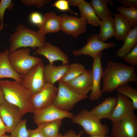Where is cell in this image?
I'll use <instances>...</instances> for the list:
<instances>
[{
  "label": "cell",
  "mask_w": 137,
  "mask_h": 137,
  "mask_svg": "<svg viewBox=\"0 0 137 137\" xmlns=\"http://www.w3.org/2000/svg\"><path fill=\"white\" fill-rule=\"evenodd\" d=\"M83 132L81 131L79 133L77 134L73 130H70L67 131L64 135L63 137H81V136Z\"/></svg>",
  "instance_id": "f35d334b"
},
{
  "label": "cell",
  "mask_w": 137,
  "mask_h": 137,
  "mask_svg": "<svg viewBox=\"0 0 137 137\" xmlns=\"http://www.w3.org/2000/svg\"><path fill=\"white\" fill-rule=\"evenodd\" d=\"M21 2L27 6H35L41 8L51 2L50 0H21Z\"/></svg>",
  "instance_id": "e575fe53"
},
{
  "label": "cell",
  "mask_w": 137,
  "mask_h": 137,
  "mask_svg": "<svg viewBox=\"0 0 137 137\" xmlns=\"http://www.w3.org/2000/svg\"><path fill=\"white\" fill-rule=\"evenodd\" d=\"M27 119L22 120L10 133V137H28V130L26 127Z\"/></svg>",
  "instance_id": "4dcf8cb0"
},
{
  "label": "cell",
  "mask_w": 137,
  "mask_h": 137,
  "mask_svg": "<svg viewBox=\"0 0 137 137\" xmlns=\"http://www.w3.org/2000/svg\"><path fill=\"white\" fill-rule=\"evenodd\" d=\"M0 137H10V135H6V134L3 135Z\"/></svg>",
  "instance_id": "bcb514c9"
},
{
  "label": "cell",
  "mask_w": 137,
  "mask_h": 137,
  "mask_svg": "<svg viewBox=\"0 0 137 137\" xmlns=\"http://www.w3.org/2000/svg\"><path fill=\"white\" fill-rule=\"evenodd\" d=\"M71 119L73 123L81 126L86 133L90 136L108 134L109 132L108 126L102 124L90 111L86 109L82 110Z\"/></svg>",
  "instance_id": "5b68a950"
},
{
  "label": "cell",
  "mask_w": 137,
  "mask_h": 137,
  "mask_svg": "<svg viewBox=\"0 0 137 137\" xmlns=\"http://www.w3.org/2000/svg\"><path fill=\"white\" fill-rule=\"evenodd\" d=\"M102 56L100 52L93 58L92 65V85L89 97L92 101L97 100L102 96V93L100 87V81L102 78L103 70L101 58Z\"/></svg>",
  "instance_id": "5bb4252c"
},
{
  "label": "cell",
  "mask_w": 137,
  "mask_h": 137,
  "mask_svg": "<svg viewBox=\"0 0 137 137\" xmlns=\"http://www.w3.org/2000/svg\"><path fill=\"white\" fill-rule=\"evenodd\" d=\"M69 65H56L49 64L45 66L43 73L46 82L54 84L58 82L65 73Z\"/></svg>",
  "instance_id": "44dd1931"
},
{
  "label": "cell",
  "mask_w": 137,
  "mask_h": 137,
  "mask_svg": "<svg viewBox=\"0 0 137 137\" xmlns=\"http://www.w3.org/2000/svg\"><path fill=\"white\" fill-rule=\"evenodd\" d=\"M58 91V87L46 82L39 92L31 96V102L34 110L42 109L53 103Z\"/></svg>",
  "instance_id": "8fae6325"
},
{
  "label": "cell",
  "mask_w": 137,
  "mask_h": 137,
  "mask_svg": "<svg viewBox=\"0 0 137 137\" xmlns=\"http://www.w3.org/2000/svg\"><path fill=\"white\" fill-rule=\"evenodd\" d=\"M5 101L3 91L0 86V105Z\"/></svg>",
  "instance_id": "b9f144b4"
},
{
  "label": "cell",
  "mask_w": 137,
  "mask_h": 137,
  "mask_svg": "<svg viewBox=\"0 0 137 137\" xmlns=\"http://www.w3.org/2000/svg\"><path fill=\"white\" fill-rule=\"evenodd\" d=\"M108 4L111 6H112L113 5L112 1V0H109Z\"/></svg>",
  "instance_id": "ee69618b"
},
{
  "label": "cell",
  "mask_w": 137,
  "mask_h": 137,
  "mask_svg": "<svg viewBox=\"0 0 137 137\" xmlns=\"http://www.w3.org/2000/svg\"><path fill=\"white\" fill-rule=\"evenodd\" d=\"M58 9L62 11H68L72 13L77 15V13L71 10L70 8L68 0H58L52 5Z\"/></svg>",
  "instance_id": "836d02e7"
},
{
  "label": "cell",
  "mask_w": 137,
  "mask_h": 137,
  "mask_svg": "<svg viewBox=\"0 0 137 137\" xmlns=\"http://www.w3.org/2000/svg\"><path fill=\"white\" fill-rule=\"evenodd\" d=\"M29 19L31 23L38 26L42 23L43 16L39 12H33L30 14Z\"/></svg>",
  "instance_id": "d590c367"
},
{
  "label": "cell",
  "mask_w": 137,
  "mask_h": 137,
  "mask_svg": "<svg viewBox=\"0 0 137 137\" xmlns=\"http://www.w3.org/2000/svg\"><path fill=\"white\" fill-rule=\"evenodd\" d=\"M13 2L11 0H1L0 2V31L4 28L3 17L5 11L7 9H12L14 6Z\"/></svg>",
  "instance_id": "1f68e13d"
},
{
  "label": "cell",
  "mask_w": 137,
  "mask_h": 137,
  "mask_svg": "<svg viewBox=\"0 0 137 137\" xmlns=\"http://www.w3.org/2000/svg\"><path fill=\"white\" fill-rule=\"evenodd\" d=\"M122 6L126 8L137 7V0H118Z\"/></svg>",
  "instance_id": "8d00e7d4"
},
{
  "label": "cell",
  "mask_w": 137,
  "mask_h": 137,
  "mask_svg": "<svg viewBox=\"0 0 137 137\" xmlns=\"http://www.w3.org/2000/svg\"><path fill=\"white\" fill-rule=\"evenodd\" d=\"M117 101V97H107L90 111L100 120L103 118L109 119L114 109Z\"/></svg>",
  "instance_id": "ffe728a7"
},
{
  "label": "cell",
  "mask_w": 137,
  "mask_h": 137,
  "mask_svg": "<svg viewBox=\"0 0 137 137\" xmlns=\"http://www.w3.org/2000/svg\"><path fill=\"white\" fill-rule=\"evenodd\" d=\"M116 9L128 21L132 28L137 26V7L126 8L118 6Z\"/></svg>",
  "instance_id": "f1b7e54d"
},
{
  "label": "cell",
  "mask_w": 137,
  "mask_h": 137,
  "mask_svg": "<svg viewBox=\"0 0 137 137\" xmlns=\"http://www.w3.org/2000/svg\"><path fill=\"white\" fill-rule=\"evenodd\" d=\"M87 70L84 65L81 64L76 63L69 64L66 71L59 81L67 82L84 73Z\"/></svg>",
  "instance_id": "83f0119b"
},
{
  "label": "cell",
  "mask_w": 137,
  "mask_h": 137,
  "mask_svg": "<svg viewBox=\"0 0 137 137\" xmlns=\"http://www.w3.org/2000/svg\"><path fill=\"white\" fill-rule=\"evenodd\" d=\"M109 1V0H92L89 3L100 19L113 16V13L108 6Z\"/></svg>",
  "instance_id": "484cf974"
},
{
  "label": "cell",
  "mask_w": 137,
  "mask_h": 137,
  "mask_svg": "<svg viewBox=\"0 0 137 137\" xmlns=\"http://www.w3.org/2000/svg\"><path fill=\"white\" fill-rule=\"evenodd\" d=\"M58 91L53 101L58 108L69 112L77 102L88 98V95H83L75 92L64 83L59 81Z\"/></svg>",
  "instance_id": "8992f818"
},
{
  "label": "cell",
  "mask_w": 137,
  "mask_h": 137,
  "mask_svg": "<svg viewBox=\"0 0 137 137\" xmlns=\"http://www.w3.org/2000/svg\"><path fill=\"white\" fill-rule=\"evenodd\" d=\"M7 132L6 127L2 121L0 116V137Z\"/></svg>",
  "instance_id": "ab89813d"
},
{
  "label": "cell",
  "mask_w": 137,
  "mask_h": 137,
  "mask_svg": "<svg viewBox=\"0 0 137 137\" xmlns=\"http://www.w3.org/2000/svg\"><path fill=\"white\" fill-rule=\"evenodd\" d=\"M0 86L5 101L18 107L24 115L34 112L31 103L32 95L20 83L15 80H0Z\"/></svg>",
  "instance_id": "7a4b0ae2"
},
{
  "label": "cell",
  "mask_w": 137,
  "mask_h": 137,
  "mask_svg": "<svg viewBox=\"0 0 137 137\" xmlns=\"http://www.w3.org/2000/svg\"><path fill=\"white\" fill-rule=\"evenodd\" d=\"M54 137H63V135H62L61 133H59L56 136Z\"/></svg>",
  "instance_id": "f6af8a7d"
},
{
  "label": "cell",
  "mask_w": 137,
  "mask_h": 137,
  "mask_svg": "<svg viewBox=\"0 0 137 137\" xmlns=\"http://www.w3.org/2000/svg\"><path fill=\"white\" fill-rule=\"evenodd\" d=\"M87 42L83 47L73 50V54L76 56L89 55L93 58L102 50L115 46L114 43H106L100 41L98 39L97 34H93L87 38Z\"/></svg>",
  "instance_id": "7c38bea8"
},
{
  "label": "cell",
  "mask_w": 137,
  "mask_h": 137,
  "mask_svg": "<svg viewBox=\"0 0 137 137\" xmlns=\"http://www.w3.org/2000/svg\"><path fill=\"white\" fill-rule=\"evenodd\" d=\"M102 79L103 93H110L122 85L137 82L134 67L111 60L103 70Z\"/></svg>",
  "instance_id": "6da1fadb"
},
{
  "label": "cell",
  "mask_w": 137,
  "mask_h": 137,
  "mask_svg": "<svg viewBox=\"0 0 137 137\" xmlns=\"http://www.w3.org/2000/svg\"><path fill=\"white\" fill-rule=\"evenodd\" d=\"M45 39V36L38 31L19 24L10 36L9 50L10 53L21 48L30 47L35 49L43 45L46 42Z\"/></svg>",
  "instance_id": "3957f363"
},
{
  "label": "cell",
  "mask_w": 137,
  "mask_h": 137,
  "mask_svg": "<svg viewBox=\"0 0 137 137\" xmlns=\"http://www.w3.org/2000/svg\"><path fill=\"white\" fill-rule=\"evenodd\" d=\"M28 48H21L10 53L8 57L16 71L23 76L35 66L42 62L41 58L32 56Z\"/></svg>",
  "instance_id": "277c9868"
},
{
  "label": "cell",
  "mask_w": 137,
  "mask_h": 137,
  "mask_svg": "<svg viewBox=\"0 0 137 137\" xmlns=\"http://www.w3.org/2000/svg\"><path fill=\"white\" fill-rule=\"evenodd\" d=\"M62 122V119L57 120L38 125V128L44 137H54L59 134Z\"/></svg>",
  "instance_id": "4316f807"
},
{
  "label": "cell",
  "mask_w": 137,
  "mask_h": 137,
  "mask_svg": "<svg viewBox=\"0 0 137 137\" xmlns=\"http://www.w3.org/2000/svg\"><path fill=\"white\" fill-rule=\"evenodd\" d=\"M100 30L97 34L98 39L100 41L105 42L108 39L114 37L115 31L114 18L107 17L101 20L99 24Z\"/></svg>",
  "instance_id": "603a6c76"
},
{
  "label": "cell",
  "mask_w": 137,
  "mask_h": 137,
  "mask_svg": "<svg viewBox=\"0 0 137 137\" xmlns=\"http://www.w3.org/2000/svg\"><path fill=\"white\" fill-rule=\"evenodd\" d=\"M127 63L134 67L137 66V44L127 54L122 58Z\"/></svg>",
  "instance_id": "d6a6232c"
},
{
  "label": "cell",
  "mask_w": 137,
  "mask_h": 137,
  "mask_svg": "<svg viewBox=\"0 0 137 137\" xmlns=\"http://www.w3.org/2000/svg\"><path fill=\"white\" fill-rule=\"evenodd\" d=\"M118 94L125 96L132 101L135 109H137V90L131 87L128 83L122 85L116 90Z\"/></svg>",
  "instance_id": "f546056e"
},
{
  "label": "cell",
  "mask_w": 137,
  "mask_h": 137,
  "mask_svg": "<svg viewBox=\"0 0 137 137\" xmlns=\"http://www.w3.org/2000/svg\"><path fill=\"white\" fill-rule=\"evenodd\" d=\"M80 14L84 16L87 23L94 26H98L101 20L97 16L89 3L85 1L78 6Z\"/></svg>",
  "instance_id": "d4e9b609"
},
{
  "label": "cell",
  "mask_w": 137,
  "mask_h": 137,
  "mask_svg": "<svg viewBox=\"0 0 137 137\" xmlns=\"http://www.w3.org/2000/svg\"><path fill=\"white\" fill-rule=\"evenodd\" d=\"M112 123V137H137V117L134 113Z\"/></svg>",
  "instance_id": "ba28073f"
},
{
  "label": "cell",
  "mask_w": 137,
  "mask_h": 137,
  "mask_svg": "<svg viewBox=\"0 0 137 137\" xmlns=\"http://www.w3.org/2000/svg\"><path fill=\"white\" fill-rule=\"evenodd\" d=\"M116 104L109 119L112 122L125 118L133 113L134 109L131 100L128 97L118 94Z\"/></svg>",
  "instance_id": "e0dca14e"
},
{
  "label": "cell",
  "mask_w": 137,
  "mask_h": 137,
  "mask_svg": "<svg viewBox=\"0 0 137 137\" xmlns=\"http://www.w3.org/2000/svg\"><path fill=\"white\" fill-rule=\"evenodd\" d=\"M80 15L79 18L65 14L61 15V30L74 38L85 33L87 30V22L83 16Z\"/></svg>",
  "instance_id": "9c48e42d"
},
{
  "label": "cell",
  "mask_w": 137,
  "mask_h": 137,
  "mask_svg": "<svg viewBox=\"0 0 137 137\" xmlns=\"http://www.w3.org/2000/svg\"><path fill=\"white\" fill-rule=\"evenodd\" d=\"M34 122L37 125L39 124L65 118H71L74 115L72 113L61 110L53 104L39 110H35Z\"/></svg>",
  "instance_id": "30bf717a"
},
{
  "label": "cell",
  "mask_w": 137,
  "mask_h": 137,
  "mask_svg": "<svg viewBox=\"0 0 137 137\" xmlns=\"http://www.w3.org/2000/svg\"><path fill=\"white\" fill-rule=\"evenodd\" d=\"M68 1L69 5L72 6H78L85 1L84 0H68Z\"/></svg>",
  "instance_id": "60d3db41"
},
{
  "label": "cell",
  "mask_w": 137,
  "mask_h": 137,
  "mask_svg": "<svg viewBox=\"0 0 137 137\" xmlns=\"http://www.w3.org/2000/svg\"><path fill=\"white\" fill-rule=\"evenodd\" d=\"M28 137H44L37 128L33 129H28Z\"/></svg>",
  "instance_id": "74e56055"
},
{
  "label": "cell",
  "mask_w": 137,
  "mask_h": 137,
  "mask_svg": "<svg viewBox=\"0 0 137 137\" xmlns=\"http://www.w3.org/2000/svg\"><path fill=\"white\" fill-rule=\"evenodd\" d=\"M90 137H110L108 134H100L90 136Z\"/></svg>",
  "instance_id": "7bdbcfd3"
},
{
  "label": "cell",
  "mask_w": 137,
  "mask_h": 137,
  "mask_svg": "<svg viewBox=\"0 0 137 137\" xmlns=\"http://www.w3.org/2000/svg\"><path fill=\"white\" fill-rule=\"evenodd\" d=\"M10 53L8 49L0 52V79L9 78L21 83L23 76L17 73L11 65L8 57Z\"/></svg>",
  "instance_id": "d6986e66"
},
{
  "label": "cell",
  "mask_w": 137,
  "mask_h": 137,
  "mask_svg": "<svg viewBox=\"0 0 137 137\" xmlns=\"http://www.w3.org/2000/svg\"><path fill=\"white\" fill-rule=\"evenodd\" d=\"M68 87L83 95H88L92 85V72L91 70L86 72L73 79L64 83Z\"/></svg>",
  "instance_id": "2e32d148"
},
{
  "label": "cell",
  "mask_w": 137,
  "mask_h": 137,
  "mask_svg": "<svg viewBox=\"0 0 137 137\" xmlns=\"http://www.w3.org/2000/svg\"><path fill=\"white\" fill-rule=\"evenodd\" d=\"M61 15L54 11L47 12L43 16L42 23L37 26L38 31L45 36L49 33H57L61 30Z\"/></svg>",
  "instance_id": "ac0fdd59"
},
{
  "label": "cell",
  "mask_w": 137,
  "mask_h": 137,
  "mask_svg": "<svg viewBox=\"0 0 137 137\" xmlns=\"http://www.w3.org/2000/svg\"><path fill=\"white\" fill-rule=\"evenodd\" d=\"M115 34L117 40L124 42L132 29L128 21L119 13H115L114 18Z\"/></svg>",
  "instance_id": "7402d4cb"
},
{
  "label": "cell",
  "mask_w": 137,
  "mask_h": 137,
  "mask_svg": "<svg viewBox=\"0 0 137 137\" xmlns=\"http://www.w3.org/2000/svg\"><path fill=\"white\" fill-rule=\"evenodd\" d=\"M23 115L18 107L5 101L0 105V116L8 133H10L14 129Z\"/></svg>",
  "instance_id": "4fadbf2b"
},
{
  "label": "cell",
  "mask_w": 137,
  "mask_h": 137,
  "mask_svg": "<svg viewBox=\"0 0 137 137\" xmlns=\"http://www.w3.org/2000/svg\"><path fill=\"white\" fill-rule=\"evenodd\" d=\"M35 54L45 57L50 64L59 61L63 65L69 64V58L66 54L59 47L48 42H46L43 45L37 48Z\"/></svg>",
  "instance_id": "9a60e30c"
},
{
  "label": "cell",
  "mask_w": 137,
  "mask_h": 137,
  "mask_svg": "<svg viewBox=\"0 0 137 137\" xmlns=\"http://www.w3.org/2000/svg\"><path fill=\"white\" fill-rule=\"evenodd\" d=\"M123 42V45L117 52V57L122 58L137 44V26L132 28Z\"/></svg>",
  "instance_id": "cb8c5ba5"
},
{
  "label": "cell",
  "mask_w": 137,
  "mask_h": 137,
  "mask_svg": "<svg viewBox=\"0 0 137 137\" xmlns=\"http://www.w3.org/2000/svg\"><path fill=\"white\" fill-rule=\"evenodd\" d=\"M44 66L42 62L23 76L21 84L32 95L39 92L46 83L43 73Z\"/></svg>",
  "instance_id": "52a82bcc"
}]
</instances>
